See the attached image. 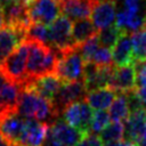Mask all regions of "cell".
<instances>
[{"mask_svg":"<svg viewBox=\"0 0 146 146\" xmlns=\"http://www.w3.org/2000/svg\"><path fill=\"white\" fill-rule=\"evenodd\" d=\"M16 112L25 119L31 117L48 124L59 117V114L55 110L51 100L23 86Z\"/></svg>","mask_w":146,"mask_h":146,"instance_id":"cell-1","label":"cell"},{"mask_svg":"<svg viewBox=\"0 0 146 146\" xmlns=\"http://www.w3.org/2000/svg\"><path fill=\"white\" fill-rule=\"evenodd\" d=\"M29 43L30 47H29V57H27V67H26L27 80L44 74L55 73L58 60L57 51H55L49 44L40 41L29 40Z\"/></svg>","mask_w":146,"mask_h":146,"instance_id":"cell-2","label":"cell"},{"mask_svg":"<svg viewBox=\"0 0 146 146\" xmlns=\"http://www.w3.org/2000/svg\"><path fill=\"white\" fill-rule=\"evenodd\" d=\"M29 40L22 41L1 63L0 68L5 75L13 82L24 84L27 80L26 59L29 57Z\"/></svg>","mask_w":146,"mask_h":146,"instance_id":"cell-3","label":"cell"},{"mask_svg":"<svg viewBox=\"0 0 146 146\" xmlns=\"http://www.w3.org/2000/svg\"><path fill=\"white\" fill-rule=\"evenodd\" d=\"M84 65L86 62L81 56L79 48L75 47L58 54V60L55 73L64 82L83 80Z\"/></svg>","mask_w":146,"mask_h":146,"instance_id":"cell-4","label":"cell"},{"mask_svg":"<svg viewBox=\"0 0 146 146\" xmlns=\"http://www.w3.org/2000/svg\"><path fill=\"white\" fill-rule=\"evenodd\" d=\"M48 44L57 51V54L75 48L72 41V23L67 16L60 15L49 24Z\"/></svg>","mask_w":146,"mask_h":146,"instance_id":"cell-5","label":"cell"},{"mask_svg":"<svg viewBox=\"0 0 146 146\" xmlns=\"http://www.w3.org/2000/svg\"><path fill=\"white\" fill-rule=\"evenodd\" d=\"M92 115V107L86 99L73 102L66 105L62 111V119L84 133L90 132Z\"/></svg>","mask_w":146,"mask_h":146,"instance_id":"cell-6","label":"cell"},{"mask_svg":"<svg viewBox=\"0 0 146 146\" xmlns=\"http://www.w3.org/2000/svg\"><path fill=\"white\" fill-rule=\"evenodd\" d=\"M114 68L115 67L113 65L99 66L92 62H87L83 71V82L87 92L99 88L110 87Z\"/></svg>","mask_w":146,"mask_h":146,"instance_id":"cell-7","label":"cell"},{"mask_svg":"<svg viewBox=\"0 0 146 146\" xmlns=\"http://www.w3.org/2000/svg\"><path fill=\"white\" fill-rule=\"evenodd\" d=\"M25 128V117L17 112L0 113V133L14 146H21V139Z\"/></svg>","mask_w":146,"mask_h":146,"instance_id":"cell-8","label":"cell"},{"mask_svg":"<svg viewBox=\"0 0 146 146\" xmlns=\"http://www.w3.org/2000/svg\"><path fill=\"white\" fill-rule=\"evenodd\" d=\"M86 95H87V89L83 80L64 82L59 91L52 99V104L57 113L60 114L66 105L80 99H84Z\"/></svg>","mask_w":146,"mask_h":146,"instance_id":"cell-9","label":"cell"},{"mask_svg":"<svg viewBox=\"0 0 146 146\" xmlns=\"http://www.w3.org/2000/svg\"><path fill=\"white\" fill-rule=\"evenodd\" d=\"M64 81L56 73H49V74H44L38 78L29 79L22 86L25 88L32 89L33 91L38 92L42 97L52 102V99L59 91Z\"/></svg>","mask_w":146,"mask_h":146,"instance_id":"cell-10","label":"cell"},{"mask_svg":"<svg viewBox=\"0 0 146 146\" xmlns=\"http://www.w3.org/2000/svg\"><path fill=\"white\" fill-rule=\"evenodd\" d=\"M59 5L56 0H32L29 5V15L31 22L51 24L59 14Z\"/></svg>","mask_w":146,"mask_h":146,"instance_id":"cell-11","label":"cell"},{"mask_svg":"<svg viewBox=\"0 0 146 146\" xmlns=\"http://www.w3.org/2000/svg\"><path fill=\"white\" fill-rule=\"evenodd\" d=\"M125 140L136 144L146 139V107L130 112L124 125Z\"/></svg>","mask_w":146,"mask_h":146,"instance_id":"cell-12","label":"cell"},{"mask_svg":"<svg viewBox=\"0 0 146 146\" xmlns=\"http://www.w3.org/2000/svg\"><path fill=\"white\" fill-rule=\"evenodd\" d=\"M86 133L75 127L68 124L63 119H56L49 124V137L65 146H74Z\"/></svg>","mask_w":146,"mask_h":146,"instance_id":"cell-13","label":"cell"},{"mask_svg":"<svg viewBox=\"0 0 146 146\" xmlns=\"http://www.w3.org/2000/svg\"><path fill=\"white\" fill-rule=\"evenodd\" d=\"M49 136V124L35 119H25L21 146H42Z\"/></svg>","mask_w":146,"mask_h":146,"instance_id":"cell-14","label":"cell"},{"mask_svg":"<svg viewBox=\"0 0 146 146\" xmlns=\"http://www.w3.org/2000/svg\"><path fill=\"white\" fill-rule=\"evenodd\" d=\"M110 88L116 92H129L136 89V71L132 65L116 66L113 72Z\"/></svg>","mask_w":146,"mask_h":146,"instance_id":"cell-15","label":"cell"},{"mask_svg":"<svg viewBox=\"0 0 146 146\" xmlns=\"http://www.w3.org/2000/svg\"><path fill=\"white\" fill-rule=\"evenodd\" d=\"M98 0H60L59 9L70 19L88 18Z\"/></svg>","mask_w":146,"mask_h":146,"instance_id":"cell-16","label":"cell"},{"mask_svg":"<svg viewBox=\"0 0 146 146\" xmlns=\"http://www.w3.org/2000/svg\"><path fill=\"white\" fill-rule=\"evenodd\" d=\"M115 1L113 0H98L91 11V21L97 27V30H102L112 25L114 22L115 14Z\"/></svg>","mask_w":146,"mask_h":146,"instance_id":"cell-17","label":"cell"},{"mask_svg":"<svg viewBox=\"0 0 146 146\" xmlns=\"http://www.w3.org/2000/svg\"><path fill=\"white\" fill-rule=\"evenodd\" d=\"M112 58L115 66H125L133 63L132 40L129 33L123 32L112 48Z\"/></svg>","mask_w":146,"mask_h":146,"instance_id":"cell-18","label":"cell"},{"mask_svg":"<svg viewBox=\"0 0 146 146\" xmlns=\"http://www.w3.org/2000/svg\"><path fill=\"white\" fill-rule=\"evenodd\" d=\"M145 18L146 15L140 13H136L124 8L119 11L115 17V25L120 27L123 32L133 33L143 27H145Z\"/></svg>","mask_w":146,"mask_h":146,"instance_id":"cell-19","label":"cell"},{"mask_svg":"<svg viewBox=\"0 0 146 146\" xmlns=\"http://www.w3.org/2000/svg\"><path fill=\"white\" fill-rule=\"evenodd\" d=\"M21 92L22 84L9 80L0 90V113L16 112Z\"/></svg>","mask_w":146,"mask_h":146,"instance_id":"cell-20","label":"cell"},{"mask_svg":"<svg viewBox=\"0 0 146 146\" xmlns=\"http://www.w3.org/2000/svg\"><path fill=\"white\" fill-rule=\"evenodd\" d=\"M116 95L117 92L114 89L110 87H104L87 92L84 99L94 110H105L113 103Z\"/></svg>","mask_w":146,"mask_h":146,"instance_id":"cell-21","label":"cell"},{"mask_svg":"<svg viewBox=\"0 0 146 146\" xmlns=\"http://www.w3.org/2000/svg\"><path fill=\"white\" fill-rule=\"evenodd\" d=\"M98 32L97 27L92 23V21L88 18L78 19L72 25V41L75 47H80L91 36L96 35Z\"/></svg>","mask_w":146,"mask_h":146,"instance_id":"cell-22","label":"cell"},{"mask_svg":"<svg viewBox=\"0 0 146 146\" xmlns=\"http://www.w3.org/2000/svg\"><path fill=\"white\" fill-rule=\"evenodd\" d=\"M110 116L113 121L123 122L128 119L130 114V108L127 99L125 92H117L115 99L110 105Z\"/></svg>","mask_w":146,"mask_h":146,"instance_id":"cell-23","label":"cell"},{"mask_svg":"<svg viewBox=\"0 0 146 146\" xmlns=\"http://www.w3.org/2000/svg\"><path fill=\"white\" fill-rule=\"evenodd\" d=\"M99 137H100L104 145L121 141L124 137V124H123V122L113 121V123H110L106 128H104L100 131Z\"/></svg>","mask_w":146,"mask_h":146,"instance_id":"cell-24","label":"cell"},{"mask_svg":"<svg viewBox=\"0 0 146 146\" xmlns=\"http://www.w3.org/2000/svg\"><path fill=\"white\" fill-rule=\"evenodd\" d=\"M122 33L123 31L116 25H110L107 27L99 30V32H97V38L102 46L112 49L117 42L119 38L122 35Z\"/></svg>","mask_w":146,"mask_h":146,"instance_id":"cell-25","label":"cell"},{"mask_svg":"<svg viewBox=\"0 0 146 146\" xmlns=\"http://www.w3.org/2000/svg\"><path fill=\"white\" fill-rule=\"evenodd\" d=\"M133 60H146V26L131 33Z\"/></svg>","mask_w":146,"mask_h":146,"instance_id":"cell-26","label":"cell"},{"mask_svg":"<svg viewBox=\"0 0 146 146\" xmlns=\"http://www.w3.org/2000/svg\"><path fill=\"white\" fill-rule=\"evenodd\" d=\"M26 39L49 43V25L32 22L26 31Z\"/></svg>","mask_w":146,"mask_h":146,"instance_id":"cell-27","label":"cell"},{"mask_svg":"<svg viewBox=\"0 0 146 146\" xmlns=\"http://www.w3.org/2000/svg\"><path fill=\"white\" fill-rule=\"evenodd\" d=\"M110 113H107L105 110H97L91 119V123H90V132L97 133L100 132L104 128H106L110 124Z\"/></svg>","mask_w":146,"mask_h":146,"instance_id":"cell-28","label":"cell"},{"mask_svg":"<svg viewBox=\"0 0 146 146\" xmlns=\"http://www.w3.org/2000/svg\"><path fill=\"white\" fill-rule=\"evenodd\" d=\"M99 47V41H98V38H97V34L91 36L89 40H87L84 43H82L79 48V51L81 52V56L83 57L84 62H90L94 54L96 52V50L98 49Z\"/></svg>","mask_w":146,"mask_h":146,"instance_id":"cell-29","label":"cell"},{"mask_svg":"<svg viewBox=\"0 0 146 146\" xmlns=\"http://www.w3.org/2000/svg\"><path fill=\"white\" fill-rule=\"evenodd\" d=\"M90 62H92V63H95L99 66H111L112 63H113L111 48H107V47H104V46L98 47V49L94 54Z\"/></svg>","mask_w":146,"mask_h":146,"instance_id":"cell-30","label":"cell"},{"mask_svg":"<svg viewBox=\"0 0 146 146\" xmlns=\"http://www.w3.org/2000/svg\"><path fill=\"white\" fill-rule=\"evenodd\" d=\"M136 71V88L146 86V60H133Z\"/></svg>","mask_w":146,"mask_h":146,"instance_id":"cell-31","label":"cell"},{"mask_svg":"<svg viewBox=\"0 0 146 146\" xmlns=\"http://www.w3.org/2000/svg\"><path fill=\"white\" fill-rule=\"evenodd\" d=\"M103 141L99 136H97L94 132H87L78 144L74 146H103Z\"/></svg>","mask_w":146,"mask_h":146,"instance_id":"cell-32","label":"cell"},{"mask_svg":"<svg viewBox=\"0 0 146 146\" xmlns=\"http://www.w3.org/2000/svg\"><path fill=\"white\" fill-rule=\"evenodd\" d=\"M140 2H141V0H123L124 8L136 11V13H140V8H141Z\"/></svg>","mask_w":146,"mask_h":146,"instance_id":"cell-33","label":"cell"},{"mask_svg":"<svg viewBox=\"0 0 146 146\" xmlns=\"http://www.w3.org/2000/svg\"><path fill=\"white\" fill-rule=\"evenodd\" d=\"M136 91H137V94H138L139 98L141 99V102H143L144 106L146 107V86H143V87H138V88H136Z\"/></svg>","mask_w":146,"mask_h":146,"instance_id":"cell-34","label":"cell"},{"mask_svg":"<svg viewBox=\"0 0 146 146\" xmlns=\"http://www.w3.org/2000/svg\"><path fill=\"white\" fill-rule=\"evenodd\" d=\"M8 81H9V79L5 75V73H3V72H2V70L0 68V90L3 88V86H5Z\"/></svg>","mask_w":146,"mask_h":146,"instance_id":"cell-35","label":"cell"},{"mask_svg":"<svg viewBox=\"0 0 146 146\" xmlns=\"http://www.w3.org/2000/svg\"><path fill=\"white\" fill-rule=\"evenodd\" d=\"M104 146H132L131 143L124 140V141H117V143H111V144H105Z\"/></svg>","mask_w":146,"mask_h":146,"instance_id":"cell-36","label":"cell"},{"mask_svg":"<svg viewBox=\"0 0 146 146\" xmlns=\"http://www.w3.org/2000/svg\"><path fill=\"white\" fill-rule=\"evenodd\" d=\"M47 146H65V145L60 144L59 141H57V140H55L54 138H51V137L48 136V139H47Z\"/></svg>","mask_w":146,"mask_h":146,"instance_id":"cell-37","label":"cell"},{"mask_svg":"<svg viewBox=\"0 0 146 146\" xmlns=\"http://www.w3.org/2000/svg\"><path fill=\"white\" fill-rule=\"evenodd\" d=\"M0 146H14L9 140H7L1 133H0Z\"/></svg>","mask_w":146,"mask_h":146,"instance_id":"cell-38","label":"cell"},{"mask_svg":"<svg viewBox=\"0 0 146 146\" xmlns=\"http://www.w3.org/2000/svg\"><path fill=\"white\" fill-rule=\"evenodd\" d=\"M5 26V17H3V9L2 6L0 5V29Z\"/></svg>","mask_w":146,"mask_h":146,"instance_id":"cell-39","label":"cell"},{"mask_svg":"<svg viewBox=\"0 0 146 146\" xmlns=\"http://www.w3.org/2000/svg\"><path fill=\"white\" fill-rule=\"evenodd\" d=\"M15 1H17V0H0V5H1L2 7H5V6H7V5H9V3H13V2H15Z\"/></svg>","mask_w":146,"mask_h":146,"instance_id":"cell-40","label":"cell"},{"mask_svg":"<svg viewBox=\"0 0 146 146\" xmlns=\"http://www.w3.org/2000/svg\"><path fill=\"white\" fill-rule=\"evenodd\" d=\"M132 146H146V139L141 140V141H138L136 144H132Z\"/></svg>","mask_w":146,"mask_h":146,"instance_id":"cell-41","label":"cell"},{"mask_svg":"<svg viewBox=\"0 0 146 146\" xmlns=\"http://www.w3.org/2000/svg\"><path fill=\"white\" fill-rule=\"evenodd\" d=\"M2 62H3V57H2V55H1V52H0V65H1Z\"/></svg>","mask_w":146,"mask_h":146,"instance_id":"cell-42","label":"cell"},{"mask_svg":"<svg viewBox=\"0 0 146 146\" xmlns=\"http://www.w3.org/2000/svg\"><path fill=\"white\" fill-rule=\"evenodd\" d=\"M145 26H146V18H145Z\"/></svg>","mask_w":146,"mask_h":146,"instance_id":"cell-43","label":"cell"},{"mask_svg":"<svg viewBox=\"0 0 146 146\" xmlns=\"http://www.w3.org/2000/svg\"><path fill=\"white\" fill-rule=\"evenodd\" d=\"M56 1H58V2H59V1H60V0H56Z\"/></svg>","mask_w":146,"mask_h":146,"instance_id":"cell-44","label":"cell"}]
</instances>
